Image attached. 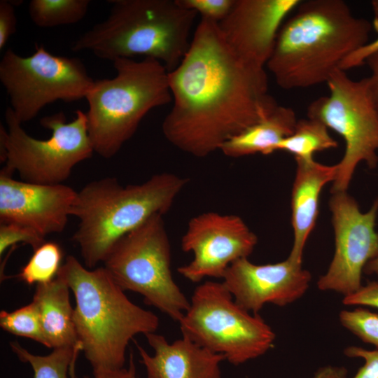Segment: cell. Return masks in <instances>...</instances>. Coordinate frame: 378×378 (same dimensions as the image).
<instances>
[{"mask_svg": "<svg viewBox=\"0 0 378 378\" xmlns=\"http://www.w3.org/2000/svg\"><path fill=\"white\" fill-rule=\"evenodd\" d=\"M0 326L9 333L31 339L46 346L39 314L33 302L11 312L1 311Z\"/></svg>", "mask_w": 378, "mask_h": 378, "instance_id": "25", "label": "cell"}, {"mask_svg": "<svg viewBox=\"0 0 378 378\" xmlns=\"http://www.w3.org/2000/svg\"><path fill=\"white\" fill-rule=\"evenodd\" d=\"M0 80L20 123L54 102L85 98L94 81L79 58L55 55L37 44L28 57L8 49L0 62Z\"/></svg>", "mask_w": 378, "mask_h": 378, "instance_id": "11", "label": "cell"}, {"mask_svg": "<svg viewBox=\"0 0 378 378\" xmlns=\"http://www.w3.org/2000/svg\"><path fill=\"white\" fill-rule=\"evenodd\" d=\"M146 335L153 349L150 355L136 343L147 378H222L223 355L212 352L182 336L169 343L162 335Z\"/></svg>", "mask_w": 378, "mask_h": 378, "instance_id": "17", "label": "cell"}, {"mask_svg": "<svg viewBox=\"0 0 378 378\" xmlns=\"http://www.w3.org/2000/svg\"><path fill=\"white\" fill-rule=\"evenodd\" d=\"M62 249L57 243L44 242L36 249L18 277L29 285L46 284L55 279L61 267Z\"/></svg>", "mask_w": 378, "mask_h": 378, "instance_id": "24", "label": "cell"}, {"mask_svg": "<svg viewBox=\"0 0 378 378\" xmlns=\"http://www.w3.org/2000/svg\"><path fill=\"white\" fill-rule=\"evenodd\" d=\"M342 303L346 306L371 307L378 309V281H369L354 293L344 296Z\"/></svg>", "mask_w": 378, "mask_h": 378, "instance_id": "30", "label": "cell"}, {"mask_svg": "<svg viewBox=\"0 0 378 378\" xmlns=\"http://www.w3.org/2000/svg\"><path fill=\"white\" fill-rule=\"evenodd\" d=\"M282 24L266 66L285 90L327 83L369 42L372 24L342 0L301 1Z\"/></svg>", "mask_w": 378, "mask_h": 378, "instance_id": "2", "label": "cell"}, {"mask_svg": "<svg viewBox=\"0 0 378 378\" xmlns=\"http://www.w3.org/2000/svg\"><path fill=\"white\" fill-rule=\"evenodd\" d=\"M107 18L80 35L74 52L89 51L113 62L136 56L161 62L168 72L188 52L197 13L176 0H115Z\"/></svg>", "mask_w": 378, "mask_h": 378, "instance_id": "5", "label": "cell"}, {"mask_svg": "<svg viewBox=\"0 0 378 378\" xmlns=\"http://www.w3.org/2000/svg\"><path fill=\"white\" fill-rule=\"evenodd\" d=\"M257 243L256 234L239 216L200 214L189 220L181 239L182 250L192 253V260L178 267V272L193 283L222 279L232 263L251 254Z\"/></svg>", "mask_w": 378, "mask_h": 378, "instance_id": "13", "label": "cell"}, {"mask_svg": "<svg viewBox=\"0 0 378 378\" xmlns=\"http://www.w3.org/2000/svg\"><path fill=\"white\" fill-rule=\"evenodd\" d=\"M222 279L237 304L258 314L266 304L284 307L302 298L309 288L312 275L302 264L288 258L265 265L244 258L232 263Z\"/></svg>", "mask_w": 378, "mask_h": 378, "instance_id": "14", "label": "cell"}, {"mask_svg": "<svg viewBox=\"0 0 378 378\" xmlns=\"http://www.w3.org/2000/svg\"><path fill=\"white\" fill-rule=\"evenodd\" d=\"M363 272L368 275L375 274L378 279V255L367 263Z\"/></svg>", "mask_w": 378, "mask_h": 378, "instance_id": "36", "label": "cell"}, {"mask_svg": "<svg viewBox=\"0 0 378 378\" xmlns=\"http://www.w3.org/2000/svg\"><path fill=\"white\" fill-rule=\"evenodd\" d=\"M371 6L374 15L378 18V0L372 1ZM377 50H378V37L349 55L342 62L340 69L346 71L363 65L366 58Z\"/></svg>", "mask_w": 378, "mask_h": 378, "instance_id": "32", "label": "cell"}, {"mask_svg": "<svg viewBox=\"0 0 378 378\" xmlns=\"http://www.w3.org/2000/svg\"><path fill=\"white\" fill-rule=\"evenodd\" d=\"M178 323L182 336L234 365L264 355L276 338L260 316L241 307L222 282L213 281L195 288Z\"/></svg>", "mask_w": 378, "mask_h": 378, "instance_id": "7", "label": "cell"}, {"mask_svg": "<svg viewBox=\"0 0 378 378\" xmlns=\"http://www.w3.org/2000/svg\"><path fill=\"white\" fill-rule=\"evenodd\" d=\"M116 76L94 81L85 99L88 132L94 152L115 155L152 109L172 101L169 72L159 61L118 58Z\"/></svg>", "mask_w": 378, "mask_h": 378, "instance_id": "6", "label": "cell"}, {"mask_svg": "<svg viewBox=\"0 0 378 378\" xmlns=\"http://www.w3.org/2000/svg\"><path fill=\"white\" fill-rule=\"evenodd\" d=\"M90 4L89 0H31L29 14L36 26L50 28L80 22Z\"/></svg>", "mask_w": 378, "mask_h": 378, "instance_id": "22", "label": "cell"}, {"mask_svg": "<svg viewBox=\"0 0 378 378\" xmlns=\"http://www.w3.org/2000/svg\"><path fill=\"white\" fill-rule=\"evenodd\" d=\"M44 242V237L29 227L13 223L0 224L1 256L8 248L18 243L28 244L35 250Z\"/></svg>", "mask_w": 378, "mask_h": 378, "instance_id": "27", "label": "cell"}, {"mask_svg": "<svg viewBox=\"0 0 378 378\" xmlns=\"http://www.w3.org/2000/svg\"><path fill=\"white\" fill-rule=\"evenodd\" d=\"M173 105L162 124L178 150L204 158L277 106L264 67L239 57L218 22L202 18L188 52L168 74Z\"/></svg>", "mask_w": 378, "mask_h": 378, "instance_id": "1", "label": "cell"}, {"mask_svg": "<svg viewBox=\"0 0 378 378\" xmlns=\"http://www.w3.org/2000/svg\"><path fill=\"white\" fill-rule=\"evenodd\" d=\"M10 345L21 361L31 365L34 378H68L71 364L82 351L81 345H78L55 348L47 356H38L29 352L18 342H12Z\"/></svg>", "mask_w": 378, "mask_h": 378, "instance_id": "23", "label": "cell"}, {"mask_svg": "<svg viewBox=\"0 0 378 378\" xmlns=\"http://www.w3.org/2000/svg\"><path fill=\"white\" fill-rule=\"evenodd\" d=\"M5 120L7 129L0 127L1 162L6 163L3 169L11 174L17 172L22 181L62 184L77 164L94 153L86 113L80 110L69 122L62 112L41 118V125L51 131V136L42 140L23 130L10 107Z\"/></svg>", "mask_w": 378, "mask_h": 378, "instance_id": "8", "label": "cell"}, {"mask_svg": "<svg viewBox=\"0 0 378 378\" xmlns=\"http://www.w3.org/2000/svg\"><path fill=\"white\" fill-rule=\"evenodd\" d=\"M347 370L343 367L328 365L319 368L312 378H346Z\"/></svg>", "mask_w": 378, "mask_h": 378, "instance_id": "35", "label": "cell"}, {"mask_svg": "<svg viewBox=\"0 0 378 378\" xmlns=\"http://www.w3.org/2000/svg\"><path fill=\"white\" fill-rule=\"evenodd\" d=\"M162 216H151L122 237L104 260V267L123 290L140 294L147 304L178 322L190 300L172 276Z\"/></svg>", "mask_w": 378, "mask_h": 378, "instance_id": "9", "label": "cell"}, {"mask_svg": "<svg viewBox=\"0 0 378 378\" xmlns=\"http://www.w3.org/2000/svg\"><path fill=\"white\" fill-rule=\"evenodd\" d=\"M337 146V141L330 136L324 124L307 118L298 120L293 133L278 144L276 151L288 152L295 159L312 160L316 152Z\"/></svg>", "mask_w": 378, "mask_h": 378, "instance_id": "21", "label": "cell"}, {"mask_svg": "<svg viewBox=\"0 0 378 378\" xmlns=\"http://www.w3.org/2000/svg\"><path fill=\"white\" fill-rule=\"evenodd\" d=\"M295 162L290 201L293 243L288 258L302 264L304 246L318 215L321 190L334 181L337 168L336 164H323L314 159H295Z\"/></svg>", "mask_w": 378, "mask_h": 378, "instance_id": "18", "label": "cell"}, {"mask_svg": "<svg viewBox=\"0 0 378 378\" xmlns=\"http://www.w3.org/2000/svg\"><path fill=\"white\" fill-rule=\"evenodd\" d=\"M69 374L71 378H76L75 366L70 368ZM93 378H139L136 374L133 354H130L128 368L94 372Z\"/></svg>", "mask_w": 378, "mask_h": 378, "instance_id": "33", "label": "cell"}, {"mask_svg": "<svg viewBox=\"0 0 378 378\" xmlns=\"http://www.w3.org/2000/svg\"><path fill=\"white\" fill-rule=\"evenodd\" d=\"M17 18L14 3L6 0L0 1V50L7 43L10 37L15 32Z\"/></svg>", "mask_w": 378, "mask_h": 378, "instance_id": "31", "label": "cell"}, {"mask_svg": "<svg viewBox=\"0 0 378 378\" xmlns=\"http://www.w3.org/2000/svg\"><path fill=\"white\" fill-rule=\"evenodd\" d=\"M374 99V104H375V108H376V111H377V117H378V97Z\"/></svg>", "mask_w": 378, "mask_h": 378, "instance_id": "37", "label": "cell"}, {"mask_svg": "<svg viewBox=\"0 0 378 378\" xmlns=\"http://www.w3.org/2000/svg\"><path fill=\"white\" fill-rule=\"evenodd\" d=\"M57 274L74 295L76 332L93 373L124 368L130 341L155 332L158 316L132 302L104 267L85 268L69 255Z\"/></svg>", "mask_w": 378, "mask_h": 378, "instance_id": "3", "label": "cell"}, {"mask_svg": "<svg viewBox=\"0 0 378 378\" xmlns=\"http://www.w3.org/2000/svg\"><path fill=\"white\" fill-rule=\"evenodd\" d=\"M0 172V224L29 227L43 237L66 227L78 192L63 183L44 185L13 178Z\"/></svg>", "mask_w": 378, "mask_h": 378, "instance_id": "15", "label": "cell"}, {"mask_svg": "<svg viewBox=\"0 0 378 378\" xmlns=\"http://www.w3.org/2000/svg\"><path fill=\"white\" fill-rule=\"evenodd\" d=\"M371 71V76L368 78L369 88L374 99L378 97V50L369 55L365 61Z\"/></svg>", "mask_w": 378, "mask_h": 378, "instance_id": "34", "label": "cell"}, {"mask_svg": "<svg viewBox=\"0 0 378 378\" xmlns=\"http://www.w3.org/2000/svg\"><path fill=\"white\" fill-rule=\"evenodd\" d=\"M344 353L349 358H361L365 360L353 378H378V349L368 350L350 346L345 348Z\"/></svg>", "mask_w": 378, "mask_h": 378, "instance_id": "29", "label": "cell"}, {"mask_svg": "<svg viewBox=\"0 0 378 378\" xmlns=\"http://www.w3.org/2000/svg\"><path fill=\"white\" fill-rule=\"evenodd\" d=\"M329 94L317 98L307 108L315 119L340 134L344 153L337 165L330 192H346L358 164L374 169L378 163V117L368 78H350L337 69L327 81Z\"/></svg>", "mask_w": 378, "mask_h": 378, "instance_id": "10", "label": "cell"}, {"mask_svg": "<svg viewBox=\"0 0 378 378\" xmlns=\"http://www.w3.org/2000/svg\"><path fill=\"white\" fill-rule=\"evenodd\" d=\"M300 0H234L218 22L230 48L244 61L264 67L272 53L279 31Z\"/></svg>", "mask_w": 378, "mask_h": 378, "instance_id": "16", "label": "cell"}, {"mask_svg": "<svg viewBox=\"0 0 378 378\" xmlns=\"http://www.w3.org/2000/svg\"><path fill=\"white\" fill-rule=\"evenodd\" d=\"M335 234V253L327 272L317 287L344 296L363 285L361 276L367 263L378 255V232L375 230L378 198L362 212L356 200L346 192L332 193L329 201Z\"/></svg>", "mask_w": 378, "mask_h": 378, "instance_id": "12", "label": "cell"}, {"mask_svg": "<svg viewBox=\"0 0 378 378\" xmlns=\"http://www.w3.org/2000/svg\"><path fill=\"white\" fill-rule=\"evenodd\" d=\"M69 290L67 282L59 274L48 283L36 284L32 302L37 307L48 348L81 345L74 326Z\"/></svg>", "mask_w": 378, "mask_h": 378, "instance_id": "19", "label": "cell"}, {"mask_svg": "<svg viewBox=\"0 0 378 378\" xmlns=\"http://www.w3.org/2000/svg\"><path fill=\"white\" fill-rule=\"evenodd\" d=\"M339 319L343 327L378 349V314L358 307L353 310L341 311Z\"/></svg>", "mask_w": 378, "mask_h": 378, "instance_id": "26", "label": "cell"}, {"mask_svg": "<svg viewBox=\"0 0 378 378\" xmlns=\"http://www.w3.org/2000/svg\"><path fill=\"white\" fill-rule=\"evenodd\" d=\"M188 182L187 178L162 172L125 186L113 177L87 183L78 192L72 210L78 219L72 239L85 266L92 269L104 262L122 237L151 216L166 214Z\"/></svg>", "mask_w": 378, "mask_h": 378, "instance_id": "4", "label": "cell"}, {"mask_svg": "<svg viewBox=\"0 0 378 378\" xmlns=\"http://www.w3.org/2000/svg\"><path fill=\"white\" fill-rule=\"evenodd\" d=\"M298 120L291 108L278 105L265 118L225 142L220 150L230 158L270 155L293 133Z\"/></svg>", "mask_w": 378, "mask_h": 378, "instance_id": "20", "label": "cell"}, {"mask_svg": "<svg viewBox=\"0 0 378 378\" xmlns=\"http://www.w3.org/2000/svg\"><path fill=\"white\" fill-rule=\"evenodd\" d=\"M181 6L192 10L202 18L216 22L223 20L229 13L234 0H176Z\"/></svg>", "mask_w": 378, "mask_h": 378, "instance_id": "28", "label": "cell"}]
</instances>
